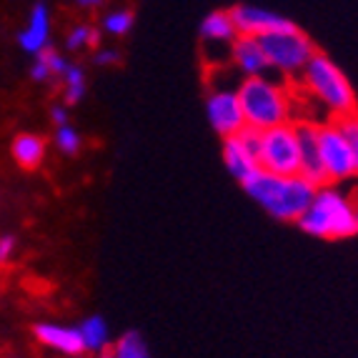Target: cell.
<instances>
[{
	"label": "cell",
	"mask_w": 358,
	"mask_h": 358,
	"mask_svg": "<svg viewBox=\"0 0 358 358\" xmlns=\"http://www.w3.org/2000/svg\"><path fill=\"white\" fill-rule=\"evenodd\" d=\"M50 120H53L55 126H66L68 123V106L66 103H55L50 108Z\"/></svg>",
	"instance_id": "obj_28"
},
{
	"label": "cell",
	"mask_w": 358,
	"mask_h": 358,
	"mask_svg": "<svg viewBox=\"0 0 358 358\" xmlns=\"http://www.w3.org/2000/svg\"><path fill=\"white\" fill-rule=\"evenodd\" d=\"M243 191L261 206L271 218L281 223H296L316 196V185L303 176H273L258 171L243 183Z\"/></svg>",
	"instance_id": "obj_2"
},
{
	"label": "cell",
	"mask_w": 358,
	"mask_h": 358,
	"mask_svg": "<svg viewBox=\"0 0 358 358\" xmlns=\"http://www.w3.org/2000/svg\"><path fill=\"white\" fill-rule=\"evenodd\" d=\"M296 133H299V150H301L299 176H303L316 188L329 185V178H326V171H323V163H321V153H318V126L316 123L299 120L296 123Z\"/></svg>",
	"instance_id": "obj_11"
},
{
	"label": "cell",
	"mask_w": 358,
	"mask_h": 358,
	"mask_svg": "<svg viewBox=\"0 0 358 358\" xmlns=\"http://www.w3.org/2000/svg\"><path fill=\"white\" fill-rule=\"evenodd\" d=\"M101 28L106 30L110 38L128 36V33H131V28H133V13L123 10V8H120V10L106 13V15H103V20H101Z\"/></svg>",
	"instance_id": "obj_21"
},
{
	"label": "cell",
	"mask_w": 358,
	"mask_h": 358,
	"mask_svg": "<svg viewBox=\"0 0 358 358\" xmlns=\"http://www.w3.org/2000/svg\"><path fill=\"white\" fill-rule=\"evenodd\" d=\"M30 78H33L36 83H45V80H50V78H53L48 63L43 60V55H36V60H33V66H30Z\"/></svg>",
	"instance_id": "obj_25"
},
{
	"label": "cell",
	"mask_w": 358,
	"mask_h": 358,
	"mask_svg": "<svg viewBox=\"0 0 358 358\" xmlns=\"http://www.w3.org/2000/svg\"><path fill=\"white\" fill-rule=\"evenodd\" d=\"M198 33H201V41L213 43V45H231V43L238 38L228 10H210L208 15L201 20Z\"/></svg>",
	"instance_id": "obj_16"
},
{
	"label": "cell",
	"mask_w": 358,
	"mask_h": 358,
	"mask_svg": "<svg viewBox=\"0 0 358 358\" xmlns=\"http://www.w3.org/2000/svg\"><path fill=\"white\" fill-rule=\"evenodd\" d=\"M118 60H120V53L115 48H101L93 55V63H96V66H115Z\"/></svg>",
	"instance_id": "obj_26"
},
{
	"label": "cell",
	"mask_w": 358,
	"mask_h": 358,
	"mask_svg": "<svg viewBox=\"0 0 358 358\" xmlns=\"http://www.w3.org/2000/svg\"><path fill=\"white\" fill-rule=\"evenodd\" d=\"M258 166H261V171L273 176H299L301 150L296 123H286V126L261 131Z\"/></svg>",
	"instance_id": "obj_6"
},
{
	"label": "cell",
	"mask_w": 358,
	"mask_h": 358,
	"mask_svg": "<svg viewBox=\"0 0 358 358\" xmlns=\"http://www.w3.org/2000/svg\"><path fill=\"white\" fill-rule=\"evenodd\" d=\"M15 358H18V356H15Z\"/></svg>",
	"instance_id": "obj_32"
},
{
	"label": "cell",
	"mask_w": 358,
	"mask_h": 358,
	"mask_svg": "<svg viewBox=\"0 0 358 358\" xmlns=\"http://www.w3.org/2000/svg\"><path fill=\"white\" fill-rule=\"evenodd\" d=\"M206 115L208 123L221 138H231L245 128L243 110L236 88H208L206 96Z\"/></svg>",
	"instance_id": "obj_8"
},
{
	"label": "cell",
	"mask_w": 358,
	"mask_h": 358,
	"mask_svg": "<svg viewBox=\"0 0 358 358\" xmlns=\"http://www.w3.org/2000/svg\"><path fill=\"white\" fill-rule=\"evenodd\" d=\"M228 13H231V20H233V25H236V33H238V36H251V38L288 28V25L293 23V20L283 18L281 13H273V10H268V8L248 6V3L228 8Z\"/></svg>",
	"instance_id": "obj_9"
},
{
	"label": "cell",
	"mask_w": 358,
	"mask_h": 358,
	"mask_svg": "<svg viewBox=\"0 0 358 358\" xmlns=\"http://www.w3.org/2000/svg\"><path fill=\"white\" fill-rule=\"evenodd\" d=\"M341 131L346 133L348 143H351V150H353V161H356V176H358V113L353 115H346V118L338 120Z\"/></svg>",
	"instance_id": "obj_23"
},
{
	"label": "cell",
	"mask_w": 358,
	"mask_h": 358,
	"mask_svg": "<svg viewBox=\"0 0 358 358\" xmlns=\"http://www.w3.org/2000/svg\"><path fill=\"white\" fill-rule=\"evenodd\" d=\"M63 358H90L88 353H76V356H63Z\"/></svg>",
	"instance_id": "obj_30"
},
{
	"label": "cell",
	"mask_w": 358,
	"mask_h": 358,
	"mask_svg": "<svg viewBox=\"0 0 358 358\" xmlns=\"http://www.w3.org/2000/svg\"><path fill=\"white\" fill-rule=\"evenodd\" d=\"M293 83H296L299 93H306L323 110H329L331 120H341L346 115L358 113L356 90H353L348 76L321 50L313 53V58L306 63V68Z\"/></svg>",
	"instance_id": "obj_1"
},
{
	"label": "cell",
	"mask_w": 358,
	"mask_h": 358,
	"mask_svg": "<svg viewBox=\"0 0 358 358\" xmlns=\"http://www.w3.org/2000/svg\"><path fill=\"white\" fill-rule=\"evenodd\" d=\"M80 6H88V8H93V6H101L103 0H78Z\"/></svg>",
	"instance_id": "obj_29"
},
{
	"label": "cell",
	"mask_w": 358,
	"mask_h": 358,
	"mask_svg": "<svg viewBox=\"0 0 358 358\" xmlns=\"http://www.w3.org/2000/svg\"><path fill=\"white\" fill-rule=\"evenodd\" d=\"M18 43L30 55H38L50 48V8L43 0H38L36 6L30 8L28 25L18 33Z\"/></svg>",
	"instance_id": "obj_12"
},
{
	"label": "cell",
	"mask_w": 358,
	"mask_h": 358,
	"mask_svg": "<svg viewBox=\"0 0 358 358\" xmlns=\"http://www.w3.org/2000/svg\"><path fill=\"white\" fill-rule=\"evenodd\" d=\"M15 238L13 236H0V263H8L15 253Z\"/></svg>",
	"instance_id": "obj_27"
},
{
	"label": "cell",
	"mask_w": 358,
	"mask_h": 358,
	"mask_svg": "<svg viewBox=\"0 0 358 358\" xmlns=\"http://www.w3.org/2000/svg\"><path fill=\"white\" fill-rule=\"evenodd\" d=\"M98 43H101V30L93 28L88 23H78L68 30L66 36V48L68 50H83V48H96Z\"/></svg>",
	"instance_id": "obj_20"
},
{
	"label": "cell",
	"mask_w": 358,
	"mask_h": 358,
	"mask_svg": "<svg viewBox=\"0 0 358 358\" xmlns=\"http://www.w3.org/2000/svg\"><path fill=\"white\" fill-rule=\"evenodd\" d=\"M63 103L66 106H76L78 101L85 98V71L78 63H68L66 73H63Z\"/></svg>",
	"instance_id": "obj_19"
},
{
	"label": "cell",
	"mask_w": 358,
	"mask_h": 358,
	"mask_svg": "<svg viewBox=\"0 0 358 358\" xmlns=\"http://www.w3.org/2000/svg\"><path fill=\"white\" fill-rule=\"evenodd\" d=\"M318 153L329 185H341L343 180L356 178V161L346 133L341 131L338 120H326L318 126Z\"/></svg>",
	"instance_id": "obj_7"
},
{
	"label": "cell",
	"mask_w": 358,
	"mask_h": 358,
	"mask_svg": "<svg viewBox=\"0 0 358 358\" xmlns=\"http://www.w3.org/2000/svg\"><path fill=\"white\" fill-rule=\"evenodd\" d=\"M258 43H261L273 73L281 76L283 80H296L306 68V63L318 50L313 41L296 23H291L288 28L273 30V33H266V36H258Z\"/></svg>",
	"instance_id": "obj_5"
},
{
	"label": "cell",
	"mask_w": 358,
	"mask_h": 358,
	"mask_svg": "<svg viewBox=\"0 0 358 358\" xmlns=\"http://www.w3.org/2000/svg\"><path fill=\"white\" fill-rule=\"evenodd\" d=\"M228 63L233 66V71H238L241 78H273V68H271L268 58L263 53L258 38L251 36H238L231 43V55Z\"/></svg>",
	"instance_id": "obj_10"
},
{
	"label": "cell",
	"mask_w": 358,
	"mask_h": 358,
	"mask_svg": "<svg viewBox=\"0 0 358 358\" xmlns=\"http://www.w3.org/2000/svg\"><path fill=\"white\" fill-rule=\"evenodd\" d=\"M78 334L83 341V351L85 353H108L110 351V331H108V323L101 316H90L85 318L80 326H78Z\"/></svg>",
	"instance_id": "obj_17"
},
{
	"label": "cell",
	"mask_w": 358,
	"mask_h": 358,
	"mask_svg": "<svg viewBox=\"0 0 358 358\" xmlns=\"http://www.w3.org/2000/svg\"><path fill=\"white\" fill-rule=\"evenodd\" d=\"M53 141H55V148H58L63 155H78V150L83 148V138H80V133H78L71 123L55 128Z\"/></svg>",
	"instance_id": "obj_22"
},
{
	"label": "cell",
	"mask_w": 358,
	"mask_h": 358,
	"mask_svg": "<svg viewBox=\"0 0 358 358\" xmlns=\"http://www.w3.org/2000/svg\"><path fill=\"white\" fill-rule=\"evenodd\" d=\"M33 336L41 346L60 353V356H76L83 351V341L78 334V326H60V323H36Z\"/></svg>",
	"instance_id": "obj_13"
},
{
	"label": "cell",
	"mask_w": 358,
	"mask_h": 358,
	"mask_svg": "<svg viewBox=\"0 0 358 358\" xmlns=\"http://www.w3.org/2000/svg\"><path fill=\"white\" fill-rule=\"evenodd\" d=\"M13 158L18 163L23 171H36V168L43 166L45 161V150H48V143L43 141L36 133H20V136L13 138Z\"/></svg>",
	"instance_id": "obj_15"
},
{
	"label": "cell",
	"mask_w": 358,
	"mask_h": 358,
	"mask_svg": "<svg viewBox=\"0 0 358 358\" xmlns=\"http://www.w3.org/2000/svg\"><path fill=\"white\" fill-rule=\"evenodd\" d=\"M110 356L113 358H150L148 343L138 331H126L118 341L110 343Z\"/></svg>",
	"instance_id": "obj_18"
},
{
	"label": "cell",
	"mask_w": 358,
	"mask_h": 358,
	"mask_svg": "<svg viewBox=\"0 0 358 358\" xmlns=\"http://www.w3.org/2000/svg\"><path fill=\"white\" fill-rule=\"evenodd\" d=\"M223 161H226L228 173L238 180L241 185H243L245 180H251L253 176L261 171L258 158L251 153V148H248L238 136L223 138Z\"/></svg>",
	"instance_id": "obj_14"
},
{
	"label": "cell",
	"mask_w": 358,
	"mask_h": 358,
	"mask_svg": "<svg viewBox=\"0 0 358 358\" xmlns=\"http://www.w3.org/2000/svg\"><path fill=\"white\" fill-rule=\"evenodd\" d=\"M243 110L245 126L268 131L275 126L293 123V90L291 85L273 78H243L236 88Z\"/></svg>",
	"instance_id": "obj_4"
},
{
	"label": "cell",
	"mask_w": 358,
	"mask_h": 358,
	"mask_svg": "<svg viewBox=\"0 0 358 358\" xmlns=\"http://www.w3.org/2000/svg\"><path fill=\"white\" fill-rule=\"evenodd\" d=\"M96 358H113L110 353H101V356H96Z\"/></svg>",
	"instance_id": "obj_31"
},
{
	"label": "cell",
	"mask_w": 358,
	"mask_h": 358,
	"mask_svg": "<svg viewBox=\"0 0 358 358\" xmlns=\"http://www.w3.org/2000/svg\"><path fill=\"white\" fill-rule=\"evenodd\" d=\"M296 226L316 238H353L358 236V203L338 185H321Z\"/></svg>",
	"instance_id": "obj_3"
},
{
	"label": "cell",
	"mask_w": 358,
	"mask_h": 358,
	"mask_svg": "<svg viewBox=\"0 0 358 358\" xmlns=\"http://www.w3.org/2000/svg\"><path fill=\"white\" fill-rule=\"evenodd\" d=\"M38 55H43V60L48 63V68H50V73H53V78H60V76H63V73H66L68 60L63 58V55H60L58 50L45 48V50H43V53H38Z\"/></svg>",
	"instance_id": "obj_24"
}]
</instances>
